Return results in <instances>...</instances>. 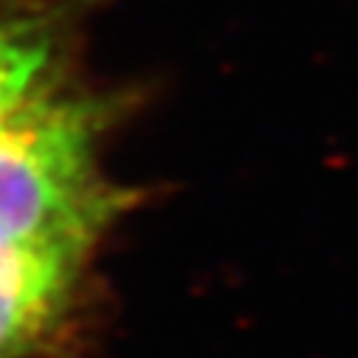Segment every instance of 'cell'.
<instances>
[{
  "instance_id": "obj_1",
  "label": "cell",
  "mask_w": 358,
  "mask_h": 358,
  "mask_svg": "<svg viewBox=\"0 0 358 358\" xmlns=\"http://www.w3.org/2000/svg\"><path fill=\"white\" fill-rule=\"evenodd\" d=\"M108 105L59 85L0 122V245L71 240L94 245L119 212L99 175Z\"/></svg>"
},
{
  "instance_id": "obj_2",
  "label": "cell",
  "mask_w": 358,
  "mask_h": 358,
  "mask_svg": "<svg viewBox=\"0 0 358 358\" xmlns=\"http://www.w3.org/2000/svg\"><path fill=\"white\" fill-rule=\"evenodd\" d=\"M91 245L37 240L0 245V358H23L59 324Z\"/></svg>"
},
{
  "instance_id": "obj_3",
  "label": "cell",
  "mask_w": 358,
  "mask_h": 358,
  "mask_svg": "<svg viewBox=\"0 0 358 358\" xmlns=\"http://www.w3.org/2000/svg\"><path fill=\"white\" fill-rule=\"evenodd\" d=\"M62 54V17L29 0L0 3V122L48 91Z\"/></svg>"
}]
</instances>
